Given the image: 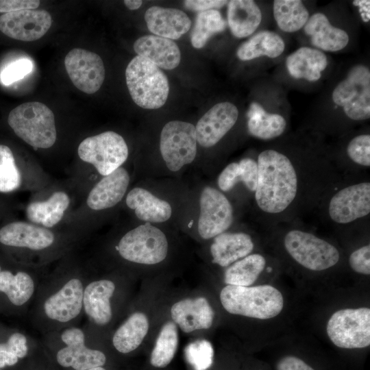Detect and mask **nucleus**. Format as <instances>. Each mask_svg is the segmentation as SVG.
<instances>
[{
    "label": "nucleus",
    "instance_id": "nucleus-16",
    "mask_svg": "<svg viewBox=\"0 0 370 370\" xmlns=\"http://www.w3.org/2000/svg\"><path fill=\"white\" fill-rule=\"evenodd\" d=\"M328 212L332 221L346 224L364 217L370 212V183L348 186L331 198Z\"/></svg>",
    "mask_w": 370,
    "mask_h": 370
},
{
    "label": "nucleus",
    "instance_id": "nucleus-9",
    "mask_svg": "<svg viewBox=\"0 0 370 370\" xmlns=\"http://www.w3.org/2000/svg\"><path fill=\"white\" fill-rule=\"evenodd\" d=\"M286 252L299 266L314 273L335 267L340 260L338 249L313 234L299 230L288 232L284 237Z\"/></svg>",
    "mask_w": 370,
    "mask_h": 370
},
{
    "label": "nucleus",
    "instance_id": "nucleus-29",
    "mask_svg": "<svg viewBox=\"0 0 370 370\" xmlns=\"http://www.w3.org/2000/svg\"><path fill=\"white\" fill-rule=\"evenodd\" d=\"M285 64L292 77L314 82L321 77L322 72L328 66V60L319 49L301 47L286 58Z\"/></svg>",
    "mask_w": 370,
    "mask_h": 370
},
{
    "label": "nucleus",
    "instance_id": "nucleus-39",
    "mask_svg": "<svg viewBox=\"0 0 370 370\" xmlns=\"http://www.w3.org/2000/svg\"><path fill=\"white\" fill-rule=\"evenodd\" d=\"M26 338L21 333H14L5 343H0V368L12 366L27 353Z\"/></svg>",
    "mask_w": 370,
    "mask_h": 370
},
{
    "label": "nucleus",
    "instance_id": "nucleus-50",
    "mask_svg": "<svg viewBox=\"0 0 370 370\" xmlns=\"http://www.w3.org/2000/svg\"><path fill=\"white\" fill-rule=\"evenodd\" d=\"M207 370H218L217 369V362L215 360V358L214 360V362H213L212 365Z\"/></svg>",
    "mask_w": 370,
    "mask_h": 370
},
{
    "label": "nucleus",
    "instance_id": "nucleus-49",
    "mask_svg": "<svg viewBox=\"0 0 370 370\" xmlns=\"http://www.w3.org/2000/svg\"><path fill=\"white\" fill-rule=\"evenodd\" d=\"M124 3L128 9L134 10L141 6L143 1L140 0H125Z\"/></svg>",
    "mask_w": 370,
    "mask_h": 370
},
{
    "label": "nucleus",
    "instance_id": "nucleus-38",
    "mask_svg": "<svg viewBox=\"0 0 370 370\" xmlns=\"http://www.w3.org/2000/svg\"><path fill=\"white\" fill-rule=\"evenodd\" d=\"M21 173L11 149L0 144V193L17 190L21 184Z\"/></svg>",
    "mask_w": 370,
    "mask_h": 370
},
{
    "label": "nucleus",
    "instance_id": "nucleus-26",
    "mask_svg": "<svg viewBox=\"0 0 370 370\" xmlns=\"http://www.w3.org/2000/svg\"><path fill=\"white\" fill-rule=\"evenodd\" d=\"M130 183L128 172L119 167L104 176L90 191L86 204L95 210L110 208L123 197Z\"/></svg>",
    "mask_w": 370,
    "mask_h": 370
},
{
    "label": "nucleus",
    "instance_id": "nucleus-48",
    "mask_svg": "<svg viewBox=\"0 0 370 370\" xmlns=\"http://www.w3.org/2000/svg\"><path fill=\"white\" fill-rule=\"evenodd\" d=\"M353 4L359 8V12L362 19L365 22L369 21L370 19V1H354Z\"/></svg>",
    "mask_w": 370,
    "mask_h": 370
},
{
    "label": "nucleus",
    "instance_id": "nucleus-7",
    "mask_svg": "<svg viewBox=\"0 0 370 370\" xmlns=\"http://www.w3.org/2000/svg\"><path fill=\"white\" fill-rule=\"evenodd\" d=\"M8 123L18 137L34 148L47 149L56 143L54 114L41 102H26L14 108Z\"/></svg>",
    "mask_w": 370,
    "mask_h": 370
},
{
    "label": "nucleus",
    "instance_id": "nucleus-14",
    "mask_svg": "<svg viewBox=\"0 0 370 370\" xmlns=\"http://www.w3.org/2000/svg\"><path fill=\"white\" fill-rule=\"evenodd\" d=\"M66 71L72 83L79 90L93 94L105 79V67L101 57L92 51L75 48L64 58Z\"/></svg>",
    "mask_w": 370,
    "mask_h": 370
},
{
    "label": "nucleus",
    "instance_id": "nucleus-19",
    "mask_svg": "<svg viewBox=\"0 0 370 370\" xmlns=\"http://www.w3.org/2000/svg\"><path fill=\"white\" fill-rule=\"evenodd\" d=\"M118 286L111 279L90 282L84 290L83 305L86 313L99 326L109 325L114 318L113 299Z\"/></svg>",
    "mask_w": 370,
    "mask_h": 370
},
{
    "label": "nucleus",
    "instance_id": "nucleus-25",
    "mask_svg": "<svg viewBox=\"0 0 370 370\" xmlns=\"http://www.w3.org/2000/svg\"><path fill=\"white\" fill-rule=\"evenodd\" d=\"M304 31L310 38L315 49L325 51H338L349 43L348 34L343 29L333 26L328 17L321 12L310 16L304 26Z\"/></svg>",
    "mask_w": 370,
    "mask_h": 370
},
{
    "label": "nucleus",
    "instance_id": "nucleus-27",
    "mask_svg": "<svg viewBox=\"0 0 370 370\" xmlns=\"http://www.w3.org/2000/svg\"><path fill=\"white\" fill-rule=\"evenodd\" d=\"M266 267L265 257L258 253H251L223 269L219 278H212L224 285L251 286L262 284V276Z\"/></svg>",
    "mask_w": 370,
    "mask_h": 370
},
{
    "label": "nucleus",
    "instance_id": "nucleus-15",
    "mask_svg": "<svg viewBox=\"0 0 370 370\" xmlns=\"http://www.w3.org/2000/svg\"><path fill=\"white\" fill-rule=\"evenodd\" d=\"M52 24L51 14L45 10H23L0 16V31L7 36L21 41L42 38Z\"/></svg>",
    "mask_w": 370,
    "mask_h": 370
},
{
    "label": "nucleus",
    "instance_id": "nucleus-21",
    "mask_svg": "<svg viewBox=\"0 0 370 370\" xmlns=\"http://www.w3.org/2000/svg\"><path fill=\"white\" fill-rule=\"evenodd\" d=\"M53 241L51 231L26 222H11L0 228V243L8 247L40 250L51 245Z\"/></svg>",
    "mask_w": 370,
    "mask_h": 370
},
{
    "label": "nucleus",
    "instance_id": "nucleus-52",
    "mask_svg": "<svg viewBox=\"0 0 370 370\" xmlns=\"http://www.w3.org/2000/svg\"><path fill=\"white\" fill-rule=\"evenodd\" d=\"M164 370H169V368H166V369H164Z\"/></svg>",
    "mask_w": 370,
    "mask_h": 370
},
{
    "label": "nucleus",
    "instance_id": "nucleus-5",
    "mask_svg": "<svg viewBox=\"0 0 370 370\" xmlns=\"http://www.w3.org/2000/svg\"><path fill=\"white\" fill-rule=\"evenodd\" d=\"M115 249L123 260L146 269H153L166 261L170 244L160 229L147 222L125 234Z\"/></svg>",
    "mask_w": 370,
    "mask_h": 370
},
{
    "label": "nucleus",
    "instance_id": "nucleus-24",
    "mask_svg": "<svg viewBox=\"0 0 370 370\" xmlns=\"http://www.w3.org/2000/svg\"><path fill=\"white\" fill-rule=\"evenodd\" d=\"M145 20L151 32L171 40L180 38L191 26L187 14L176 8L151 7L145 14Z\"/></svg>",
    "mask_w": 370,
    "mask_h": 370
},
{
    "label": "nucleus",
    "instance_id": "nucleus-28",
    "mask_svg": "<svg viewBox=\"0 0 370 370\" xmlns=\"http://www.w3.org/2000/svg\"><path fill=\"white\" fill-rule=\"evenodd\" d=\"M134 49L138 56L164 69L176 68L181 60L177 44L171 39L158 36L147 35L139 38L134 44Z\"/></svg>",
    "mask_w": 370,
    "mask_h": 370
},
{
    "label": "nucleus",
    "instance_id": "nucleus-46",
    "mask_svg": "<svg viewBox=\"0 0 370 370\" xmlns=\"http://www.w3.org/2000/svg\"><path fill=\"white\" fill-rule=\"evenodd\" d=\"M275 370H315L301 358L287 355L282 357L276 363Z\"/></svg>",
    "mask_w": 370,
    "mask_h": 370
},
{
    "label": "nucleus",
    "instance_id": "nucleus-6",
    "mask_svg": "<svg viewBox=\"0 0 370 370\" xmlns=\"http://www.w3.org/2000/svg\"><path fill=\"white\" fill-rule=\"evenodd\" d=\"M125 79L130 96L138 106L157 109L166 101L169 93L167 77L150 60L135 56L126 68Z\"/></svg>",
    "mask_w": 370,
    "mask_h": 370
},
{
    "label": "nucleus",
    "instance_id": "nucleus-20",
    "mask_svg": "<svg viewBox=\"0 0 370 370\" xmlns=\"http://www.w3.org/2000/svg\"><path fill=\"white\" fill-rule=\"evenodd\" d=\"M254 243L245 232H223L212 238L209 247L211 263L225 269L251 254Z\"/></svg>",
    "mask_w": 370,
    "mask_h": 370
},
{
    "label": "nucleus",
    "instance_id": "nucleus-41",
    "mask_svg": "<svg viewBox=\"0 0 370 370\" xmlns=\"http://www.w3.org/2000/svg\"><path fill=\"white\" fill-rule=\"evenodd\" d=\"M32 70V63L29 59H18L3 69L1 74V82L8 86L23 79Z\"/></svg>",
    "mask_w": 370,
    "mask_h": 370
},
{
    "label": "nucleus",
    "instance_id": "nucleus-53",
    "mask_svg": "<svg viewBox=\"0 0 370 370\" xmlns=\"http://www.w3.org/2000/svg\"><path fill=\"white\" fill-rule=\"evenodd\" d=\"M1 271V265H0V271Z\"/></svg>",
    "mask_w": 370,
    "mask_h": 370
},
{
    "label": "nucleus",
    "instance_id": "nucleus-18",
    "mask_svg": "<svg viewBox=\"0 0 370 370\" xmlns=\"http://www.w3.org/2000/svg\"><path fill=\"white\" fill-rule=\"evenodd\" d=\"M238 110L235 105L223 101L212 106L197 122V143L202 147L216 145L235 125Z\"/></svg>",
    "mask_w": 370,
    "mask_h": 370
},
{
    "label": "nucleus",
    "instance_id": "nucleus-11",
    "mask_svg": "<svg viewBox=\"0 0 370 370\" xmlns=\"http://www.w3.org/2000/svg\"><path fill=\"white\" fill-rule=\"evenodd\" d=\"M77 153L82 160L92 164L99 174L106 176L126 161L128 147L120 134L107 131L83 140Z\"/></svg>",
    "mask_w": 370,
    "mask_h": 370
},
{
    "label": "nucleus",
    "instance_id": "nucleus-34",
    "mask_svg": "<svg viewBox=\"0 0 370 370\" xmlns=\"http://www.w3.org/2000/svg\"><path fill=\"white\" fill-rule=\"evenodd\" d=\"M247 128L249 134L259 139L271 140L282 135L286 121L277 113H268L258 103L253 102L247 112Z\"/></svg>",
    "mask_w": 370,
    "mask_h": 370
},
{
    "label": "nucleus",
    "instance_id": "nucleus-35",
    "mask_svg": "<svg viewBox=\"0 0 370 370\" xmlns=\"http://www.w3.org/2000/svg\"><path fill=\"white\" fill-rule=\"evenodd\" d=\"M273 13L278 27L288 33L301 29L310 17L307 8L299 0H275Z\"/></svg>",
    "mask_w": 370,
    "mask_h": 370
},
{
    "label": "nucleus",
    "instance_id": "nucleus-31",
    "mask_svg": "<svg viewBox=\"0 0 370 370\" xmlns=\"http://www.w3.org/2000/svg\"><path fill=\"white\" fill-rule=\"evenodd\" d=\"M227 23L232 34L243 38L251 35L262 21V12L255 1L232 0L227 2Z\"/></svg>",
    "mask_w": 370,
    "mask_h": 370
},
{
    "label": "nucleus",
    "instance_id": "nucleus-8",
    "mask_svg": "<svg viewBox=\"0 0 370 370\" xmlns=\"http://www.w3.org/2000/svg\"><path fill=\"white\" fill-rule=\"evenodd\" d=\"M325 331L329 341L343 349H365L370 345V308L342 307L328 318Z\"/></svg>",
    "mask_w": 370,
    "mask_h": 370
},
{
    "label": "nucleus",
    "instance_id": "nucleus-33",
    "mask_svg": "<svg viewBox=\"0 0 370 370\" xmlns=\"http://www.w3.org/2000/svg\"><path fill=\"white\" fill-rule=\"evenodd\" d=\"M69 204L68 195L57 191L47 200L30 203L26 208V215L33 223L52 227L62 219Z\"/></svg>",
    "mask_w": 370,
    "mask_h": 370
},
{
    "label": "nucleus",
    "instance_id": "nucleus-30",
    "mask_svg": "<svg viewBox=\"0 0 370 370\" xmlns=\"http://www.w3.org/2000/svg\"><path fill=\"white\" fill-rule=\"evenodd\" d=\"M125 201L130 208L134 210L139 219L148 223H162L171 216L172 208L167 201L143 188L136 187L131 190Z\"/></svg>",
    "mask_w": 370,
    "mask_h": 370
},
{
    "label": "nucleus",
    "instance_id": "nucleus-3",
    "mask_svg": "<svg viewBox=\"0 0 370 370\" xmlns=\"http://www.w3.org/2000/svg\"><path fill=\"white\" fill-rule=\"evenodd\" d=\"M164 314L184 335L207 339L221 326L219 306L208 282L195 287L169 288L164 301Z\"/></svg>",
    "mask_w": 370,
    "mask_h": 370
},
{
    "label": "nucleus",
    "instance_id": "nucleus-12",
    "mask_svg": "<svg viewBox=\"0 0 370 370\" xmlns=\"http://www.w3.org/2000/svg\"><path fill=\"white\" fill-rule=\"evenodd\" d=\"M195 127L190 123L173 121L167 123L160 134V149L167 168L177 171L190 164L197 154Z\"/></svg>",
    "mask_w": 370,
    "mask_h": 370
},
{
    "label": "nucleus",
    "instance_id": "nucleus-37",
    "mask_svg": "<svg viewBox=\"0 0 370 370\" xmlns=\"http://www.w3.org/2000/svg\"><path fill=\"white\" fill-rule=\"evenodd\" d=\"M226 23L217 10L198 13L191 34V43L196 49L202 48L209 38L225 30Z\"/></svg>",
    "mask_w": 370,
    "mask_h": 370
},
{
    "label": "nucleus",
    "instance_id": "nucleus-51",
    "mask_svg": "<svg viewBox=\"0 0 370 370\" xmlns=\"http://www.w3.org/2000/svg\"><path fill=\"white\" fill-rule=\"evenodd\" d=\"M87 370H107V369L103 367H97L91 368Z\"/></svg>",
    "mask_w": 370,
    "mask_h": 370
},
{
    "label": "nucleus",
    "instance_id": "nucleus-45",
    "mask_svg": "<svg viewBox=\"0 0 370 370\" xmlns=\"http://www.w3.org/2000/svg\"><path fill=\"white\" fill-rule=\"evenodd\" d=\"M40 3L38 0H0V12L34 10L38 8Z\"/></svg>",
    "mask_w": 370,
    "mask_h": 370
},
{
    "label": "nucleus",
    "instance_id": "nucleus-4",
    "mask_svg": "<svg viewBox=\"0 0 370 370\" xmlns=\"http://www.w3.org/2000/svg\"><path fill=\"white\" fill-rule=\"evenodd\" d=\"M258 181L255 199L258 208L269 214L285 210L297 192V175L291 160L274 149L258 157Z\"/></svg>",
    "mask_w": 370,
    "mask_h": 370
},
{
    "label": "nucleus",
    "instance_id": "nucleus-2",
    "mask_svg": "<svg viewBox=\"0 0 370 370\" xmlns=\"http://www.w3.org/2000/svg\"><path fill=\"white\" fill-rule=\"evenodd\" d=\"M172 279L164 275L143 280L133 310L111 338L119 353H147L164 317V298Z\"/></svg>",
    "mask_w": 370,
    "mask_h": 370
},
{
    "label": "nucleus",
    "instance_id": "nucleus-43",
    "mask_svg": "<svg viewBox=\"0 0 370 370\" xmlns=\"http://www.w3.org/2000/svg\"><path fill=\"white\" fill-rule=\"evenodd\" d=\"M241 181L251 191L256 190L258 181L257 162L250 158H245L238 162Z\"/></svg>",
    "mask_w": 370,
    "mask_h": 370
},
{
    "label": "nucleus",
    "instance_id": "nucleus-22",
    "mask_svg": "<svg viewBox=\"0 0 370 370\" xmlns=\"http://www.w3.org/2000/svg\"><path fill=\"white\" fill-rule=\"evenodd\" d=\"M84 288L79 279L67 282L56 293L50 296L44 304V310L51 319L67 322L76 317L83 305Z\"/></svg>",
    "mask_w": 370,
    "mask_h": 370
},
{
    "label": "nucleus",
    "instance_id": "nucleus-10",
    "mask_svg": "<svg viewBox=\"0 0 370 370\" xmlns=\"http://www.w3.org/2000/svg\"><path fill=\"white\" fill-rule=\"evenodd\" d=\"M332 99L354 121L370 118V70L362 64L353 66L334 88Z\"/></svg>",
    "mask_w": 370,
    "mask_h": 370
},
{
    "label": "nucleus",
    "instance_id": "nucleus-42",
    "mask_svg": "<svg viewBox=\"0 0 370 370\" xmlns=\"http://www.w3.org/2000/svg\"><path fill=\"white\" fill-rule=\"evenodd\" d=\"M348 262L351 269L356 273L369 276L370 275V245H363L351 253Z\"/></svg>",
    "mask_w": 370,
    "mask_h": 370
},
{
    "label": "nucleus",
    "instance_id": "nucleus-13",
    "mask_svg": "<svg viewBox=\"0 0 370 370\" xmlns=\"http://www.w3.org/2000/svg\"><path fill=\"white\" fill-rule=\"evenodd\" d=\"M199 203V237L210 240L225 232L233 221V209L227 198L216 188L207 186L201 193Z\"/></svg>",
    "mask_w": 370,
    "mask_h": 370
},
{
    "label": "nucleus",
    "instance_id": "nucleus-47",
    "mask_svg": "<svg viewBox=\"0 0 370 370\" xmlns=\"http://www.w3.org/2000/svg\"><path fill=\"white\" fill-rule=\"evenodd\" d=\"M228 1L223 0H186L185 7L190 10L204 12L223 7Z\"/></svg>",
    "mask_w": 370,
    "mask_h": 370
},
{
    "label": "nucleus",
    "instance_id": "nucleus-23",
    "mask_svg": "<svg viewBox=\"0 0 370 370\" xmlns=\"http://www.w3.org/2000/svg\"><path fill=\"white\" fill-rule=\"evenodd\" d=\"M180 332L164 314L161 324L147 352L149 370H164L169 367L177 352Z\"/></svg>",
    "mask_w": 370,
    "mask_h": 370
},
{
    "label": "nucleus",
    "instance_id": "nucleus-32",
    "mask_svg": "<svg viewBox=\"0 0 370 370\" xmlns=\"http://www.w3.org/2000/svg\"><path fill=\"white\" fill-rule=\"evenodd\" d=\"M285 43L277 33L269 30L261 31L243 42L237 49V57L248 61L261 56L275 58L284 51Z\"/></svg>",
    "mask_w": 370,
    "mask_h": 370
},
{
    "label": "nucleus",
    "instance_id": "nucleus-40",
    "mask_svg": "<svg viewBox=\"0 0 370 370\" xmlns=\"http://www.w3.org/2000/svg\"><path fill=\"white\" fill-rule=\"evenodd\" d=\"M349 158L357 164L370 166V135L360 134L353 138L347 147Z\"/></svg>",
    "mask_w": 370,
    "mask_h": 370
},
{
    "label": "nucleus",
    "instance_id": "nucleus-17",
    "mask_svg": "<svg viewBox=\"0 0 370 370\" xmlns=\"http://www.w3.org/2000/svg\"><path fill=\"white\" fill-rule=\"evenodd\" d=\"M61 338L66 345L56 356L57 361L61 366L72 367L75 370H87L106 365V355L101 350L86 347L84 334L80 329H67L62 332Z\"/></svg>",
    "mask_w": 370,
    "mask_h": 370
},
{
    "label": "nucleus",
    "instance_id": "nucleus-36",
    "mask_svg": "<svg viewBox=\"0 0 370 370\" xmlns=\"http://www.w3.org/2000/svg\"><path fill=\"white\" fill-rule=\"evenodd\" d=\"M34 291L32 278L25 272L15 275L11 271H0V292L4 293L15 306H22L32 297Z\"/></svg>",
    "mask_w": 370,
    "mask_h": 370
},
{
    "label": "nucleus",
    "instance_id": "nucleus-44",
    "mask_svg": "<svg viewBox=\"0 0 370 370\" xmlns=\"http://www.w3.org/2000/svg\"><path fill=\"white\" fill-rule=\"evenodd\" d=\"M239 181L241 177L238 162H232L220 173L217 182L219 188L226 192L230 190Z\"/></svg>",
    "mask_w": 370,
    "mask_h": 370
},
{
    "label": "nucleus",
    "instance_id": "nucleus-1",
    "mask_svg": "<svg viewBox=\"0 0 370 370\" xmlns=\"http://www.w3.org/2000/svg\"><path fill=\"white\" fill-rule=\"evenodd\" d=\"M208 282L217 297L221 326L227 327L245 343L254 325L274 320L285 310L287 299L279 287L271 283L251 286L221 284L213 278Z\"/></svg>",
    "mask_w": 370,
    "mask_h": 370
}]
</instances>
